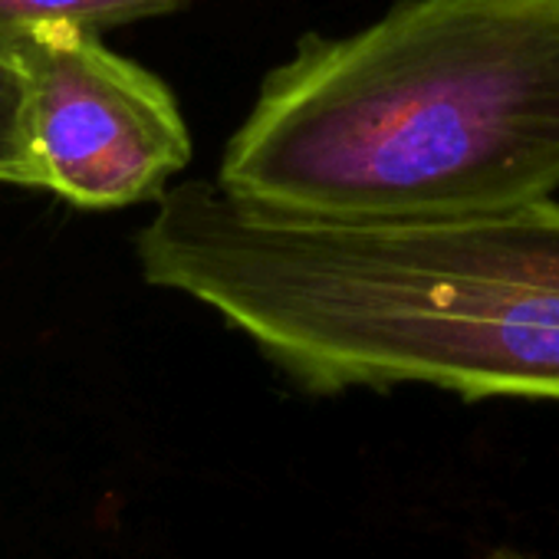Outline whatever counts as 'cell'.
<instances>
[{
  "label": "cell",
  "instance_id": "cell-5",
  "mask_svg": "<svg viewBox=\"0 0 559 559\" xmlns=\"http://www.w3.org/2000/svg\"><path fill=\"white\" fill-rule=\"evenodd\" d=\"M0 181L17 188H44L31 145L27 73L14 44L0 40Z\"/></svg>",
  "mask_w": 559,
  "mask_h": 559
},
{
  "label": "cell",
  "instance_id": "cell-4",
  "mask_svg": "<svg viewBox=\"0 0 559 559\" xmlns=\"http://www.w3.org/2000/svg\"><path fill=\"white\" fill-rule=\"evenodd\" d=\"M188 0H0V40L17 44L37 34H106L112 27L168 17Z\"/></svg>",
  "mask_w": 559,
  "mask_h": 559
},
{
  "label": "cell",
  "instance_id": "cell-3",
  "mask_svg": "<svg viewBox=\"0 0 559 559\" xmlns=\"http://www.w3.org/2000/svg\"><path fill=\"white\" fill-rule=\"evenodd\" d=\"M14 50L27 73L44 191L86 211H112L158 201L188 168L191 135L178 99L99 34H37Z\"/></svg>",
  "mask_w": 559,
  "mask_h": 559
},
{
  "label": "cell",
  "instance_id": "cell-1",
  "mask_svg": "<svg viewBox=\"0 0 559 559\" xmlns=\"http://www.w3.org/2000/svg\"><path fill=\"white\" fill-rule=\"evenodd\" d=\"M145 284L214 310L317 395L431 385L467 402H559V204L333 224L253 207L217 181L158 198Z\"/></svg>",
  "mask_w": 559,
  "mask_h": 559
},
{
  "label": "cell",
  "instance_id": "cell-2",
  "mask_svg": "<svg viewBox=\"0 0 559 559\" xmlns=\"http://www.w3.org/2000/svg\"><path fill=\"white\" fill-rule=\"evenodd\" d=\"M214 181L304 221L503 214L559 191V0H399L260 83Z\"/></svg>",
  "mask_w": 559,
  "mask_h": 559
},
{
  "label": "cell",
  "instance_id": "cell-6",
  "mask_svg": "<svg viewBox=\"0 0 559 559\" xmlns=\"http://www.w3.org/2000/svg\"><path fill=\"white\" fill-rule=\"evenodd\" d=\"M487 559H526V556H520V552H507V549H500V552H493V556H487Z\"/></svg>",
  "mask_w": 559,
  "mask_h": 559
}]
</instances>
